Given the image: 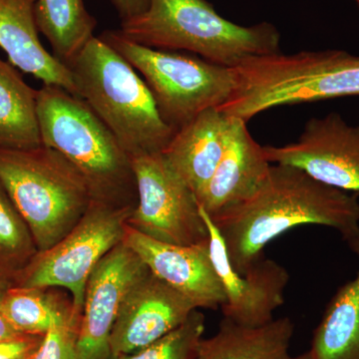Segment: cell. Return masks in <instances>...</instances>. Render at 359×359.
<instances>
[{"label":"cell","instance_id":"1","mask_svg":"<svg viewBox=\"0 0 359 359\" xmlns=\"http://www.w3.org/2000/svg\"><path fill=\"white\" fill-rule=\"evenodd\" d=\"M358 196L325 185L299 168L271 164L252 197L210 218L223 238L231 266L244 275L264 257L269 243L295 226H327L347 244L358 240Z\"/></svg>","mask_w":359,"mask_h":359},{"label":"cell","instance_id":"2","mask_svg":"<svg viewBox=\"0 0 359 359\" xmlns=\"http://www.w3.org/2000/svg\"><path fill=\"white\" fill-rule=\"evenodd\" d=\"M118 32L143 46L190 52L230 68L252 56L282 52L275 25H236L219 15L208 0H149L147 9L123 20Z\"/></svg>","mask_w":359,"mask_h":359},{"label":"cell","instance_id":"3","mask_svg":"<svg viewBox=\"0 0 359 359\" xmlns=\"http://www.w3.org/2000/svg\"><path fill=\"white\" fill-rule=\"evenodd\" d=\"M233 70L235 89L218 109L245 122L278 106L359 96V56L344 50L252 56Z\"/></svg>","mask_w":359,"mask_h":359},{"label":"cell","instance_id":"4","mask_svg":"<svg viewBox=\"0 0 359 359\" xmlns=\"http://www.w3.org/2000/svg\"><path fill=\"white\" fill-rule=\"evenodd\" d=\"M66 66L74 78L78 97L131 159L166 149L175 132L161 117L147 83L109 44L93 37Z\"/></svg>","mask_w":359,"mask_h":359},{"label":"cell","instance_id":"5","mask_svg":"<svg viewBox=\"0 0 359 359\" xmlns=\"http://www.w3.org/2000/svg\"><path fill=\"white\" fill-rule=\"evenodd\" d=\"M42 145L58 151L86 181L92 199L136 205V179L131 157L84 100L53 85L37 94Z\"/></svg>","mask_w":359,"mask_h":359},{"label":"cell","instance_id":"6","mask_svg":"<svg viewBox=\"0 0 359 359\" xmlns=\"http://www.w3.org/2000/svg\"><path fill=\"white\" fill-rule=\"evenodd\" d=\"M0 182L32 231L39 252L65 237L93 201L76 168L44 145L0 148Z\"/></svg>","mask_w":359,"mask_h":359},{"label":"cell","instance_id":"7","mask_svg":"<svg viewBox=\"0 0 359 359\" xmlns=\"http://www.w3.org/2000/svg\"><path fill=\"white\" fill-rule=\"evenodd\" d=\"M99 37L143 75L161 117L174 132L204 111L223 105L235 89L233 68L194 54L143 46L125 39L118 30Z\"/></svg>","mask_w":359,"mask_h":359},{"label":"cell","instance_id":"8","mask_svg":"<svg viewBox=\"0 0 359 359\" xmlns=\"http://www.w3.org/2000/svg\"><path fill=\"white\" fill-rule=\"evenodd\" d=\"M134 208L92 201L76 226L50 249L37 252L13 285L65 290L75 309L82 313L90 276L99 262L123 242Z\"/></svg>","mask_w":359,"mask_h":359},{"label":"cell","instance_id":"9","mask_svg":"<svg viewBox=\"0 0 359 359\" xmlns=\"http://www.w3.org/2000/svg\"><path fill=\"white\" fill-rule=\"evenodd\" d=\"M132 167L137 204L128 226L168 244L193 245L209 240L197 196L163 153L132 158Z\"/></svg>","mask_w":359,"mask_h":359},{"label":"cell","instance_id":"10","mask_svg":"<svg viewBox=\"0 0 359 359\" xmlns=\"http://www.w3.org/2000/svg\"><path fill=\"white\" fill-rule=\"evenodd\" d=\"M264 151L271 164L299 168L325 185L359 194V126L339 113L311 118L297 141Z\"/></svg>","mask_w":359,"mask_h":359},{"label":"cell","instance_id":"11","mask_svg":"<svg viewBox=\"0 0 359 359\" xmlns=\"http://www.w3.org/2000/svg\"><path fill=\"white\" fill-rule=\"evenodd\" d=\"M149 269L121 243L99 262L85 290L78 332L80 359H109V340L125 297Z\"/></svg>","mask_w":359,"mask_h":359},{"label":"cell","instance_id":"12","mask_svg":"<svg viewBox=\"0 0 359 359\" xmlns=\"http://www.w3.org/2000/svg\"><path fill=\"white\" fill-rule=\"evenodd\" d=\"M201 214L209 231V250L212 264L223 287L226 302L224 318L238 325L257 327L273 320V313L285 302V290L290 273L276 261L262 257L244 275L231 266L223 238L200 205Z\"/></svg>","mask_w":359,"mask_h":359},{"label":"cell","instance_id":"13","mask_svg":"<svg viewBox=\"0 0 359 359\" xmlns=\"http://www.w3.org/2000/svg\"><path fill=\"white\" fill-rule=\"evenodd\" d=\"M196 309L191 299L149 271L123 301L111 332V358L150 346L183 325Z\"/></svg>","mask_w":359,"mask_h":359},{"label":"cell","instance_id":"14","mask_svg":"<svg viewBox=\"0 0 359 359\" xmlns=\"http://www.w3.org/2000/svg\"><path fill=\"white\" fill-rule=\"evenodd\" d=\"M123 243L153 275L185 295L198 309L215 311L224 306L226 297L210 256L209 240L193 245L168 244L126 224Z\"/></svg>","mask_w":359,"mask_h":359},{"label":"cell","instance_id":"15","mask_svg":"<svg viewBox=\"0 0 359 359\" xmlns=\"http://www.w3.org/2000/svg\"><path fill=\"white\" fill-rule=\"evenodd\" d=\"M247 123L236 117L223 157L198 197L211 218L249 199L268 177L271 164L264 146L250 135Z\"/></svg>","mask_w":359,"mask_h":359},{"label":"cell","instance_id":"16","mask_svg":"<svg viewBox=\"0 0 359 359\" xmlns=\"http://www.w3.org/2000/svg\"><path fill=\"white\" fill-rule=\"evenodd\" d=\"M235 119L218 108L205 110L175 132L162 152L197 198L223 157Z\"/></svg>","mask_w":359,"mask_h":359},{"label":"cell","instance_id":"17","mask_svg":"<svg viewBox=\"0 0 359 359\" xmlns=\"http://www.w3.org/2000/svg\"><path fill=\"white\" fill-rule=\"evenodd\" d=\"M36 0H0V47L23 72L78 97L72 73L45 49L35 20Z\"/></svg>","mask_w":359,"mask_h":359},{"label":"cell","instance_id":"18","mask_svg":"<svg viewBox=\"0 0 359 359\" xmlns=\"http://www.w3.org/2000/svg\"><path fill=\"white\" fill-rule=\"evenodd\" d=\"M294 325L287 316L257 327L223 318L216 334L201 340L196 359H313L309 351L290 353Z\"/></svg>","mask_w":359,"mask_h":359},{"label":"cell","instance_id":"19","mask_svg":"<svg viewBox=\"0 0 359 359\" xmlns=\"http://www.w3.org/2000/svg\"><path fill=\"white\" fill-rule=\"evenodd\" d=\"M57 287L11 285L0 302V314L21 334L41 335L81 320L72 297Z\"/></svg>","mask_w":359,"mask_h":359},{"label":"cell","instance_id":"20","mask_svg":"<svg viewBox=\"0 0 359 359\" xmlns=\"http://www.w3.org/2000/svg\"><path fill=\"white\" fill-rule=\"evenodd\" d=\"M348 245L359 259V238ZM309 351L313 359H359V269L328 302Z\"/></svg>","mask_w":359,"mask_h":359},{"label":"cell","instance_id":"21","mask_svg":"<svg viewBox=\"0 0 359 359\" xmlns=\"http://www.w3.org/2000/svg\"><path fill=\"white\" fill-rule=\"evenodd\" d=\"M37 94L15 66L0 59V148L32 149L42 145Z\"/></svg>","mask_w":359,"mask_h":359},{"label":"cell","instance_id":"22","mask_svg":"<svg viewBox=\"0 0 359 359\" xmlns=\"http://www.w3.org/2000/svg\"><path fill=\"white\" fill-rule=\"evenodd\" d=\"M34 14L39 33L63 65L76 57L94 37L97 21L83 0H36Z\"/></svg>","mask_w":359,"mask_h":359},{"label":"cell","instance_id":"23","mask_svg":"<svg viewBox=\"0 0 359 359\" xmlns=\"http://www.w3.org/2000/svg\"><path fill=\"white\" fill-rule=\"evenodd\" d=\"M37 252L32 231L0 182V276L13 285Z\"/></svg>","mask_w":359,"mask_h":359},{"label":"cell","instance_id":"24","mask_svg":"<svg viewBox=\"0 0 359 359\" xmlns=\"http://www.w3.org/2000/svg\"><path fill=\"white\" fill-rule=\"evenodd\" d=\"M204 332V313L196 309L183 325L162 339L116 359H196Z\"/></svg>","mask_w":359,"mask_h":359},{"label":"cell","instance_id":"25","mask_svg":"<svg viewBox=\"0 0 359 359\" xmlns=\"http://www.w3.org/2000/svg\"><path fill=\"white\" fill-rule=\"evenodd\" d=\"M79 327L78 321L47 332L33 359H80L77 348Z\"/></svg>","mask_w":359,"mask_h":359},{"label":"cell","instance_id":"26","mask_svg":"<svg viewBox=\"0 0 359 359\" xmlns=\"http://www.w3.org/2000/svg\"><path fill=\"white\" fill-rule=\"evenodd\" d=\"M44 337L20 335L0 341V359H33L39 351Z\"/></svg>","mask_w":359,"mask_h":359},{"label":"cell","instance_id":"27","mask_svg":"<svg viewBox=\"0 0 359 359\" xmlns=\"http://www.w3.org/2000/svg\"><path fill=\"white\" fill-rule=\"evenodd\" d=\"M121 20L138 15L147 9L149 0H111Z\"/></svg>","mask_w":359,"mask_h":359},{"label":"cell","instance_id":"28","mask_svg":"<svg viewBox=\"0 0 359 359\" xmlns=\"http://www.w3.org/2000/svg\"><path fill=\"white\" fill-rule=\"evenodd\" d=\"M20 332H16L15 330L0 314V341L1 340L13 339L15 337H20Z\"/></svg>","mask_w":359,"mask_h":359},{"label":"cell","instance_id":"29","mask_svg":"<svg viewBox=\"0 0 359 359\" xmlns=\"http://www.w3.org/2000/svg\"><path fill=\"white\" fill-rule=\"evenodd\" d=\"M11 285H13V283L7 282L2 276H0V302H1L2 299H4L7 290H8Z\"/></svg>","mask_w":359,"mask_h":359},{"label":"cell","instance_id":"30","mask_svg":"<svg viewBox=\"0 0 359 359\" xmlns=\"http://www.w3.org/2000/svg\"><path fill=\"white\" fill-rule=\"evenodd\" d=\"M355 1H356V4H358L359 6V0H355Z\"/></svg>","mask_w":359,"mask_h":359},{"label":"cell","instance_id":"31","mask_svg":"<svg viewBox=\"0 0 359 359\" xmlns=\"http://www.w3.org/2000/svg\"><path fill=\"white\" fill-rule=\"evenodd\" d=\"M109 359H112V358H109Z\"/></svg>","mask_w":359,"mask_h":359}]
</instances>
